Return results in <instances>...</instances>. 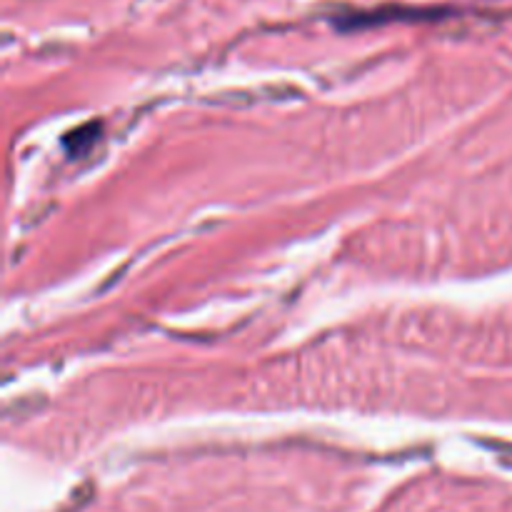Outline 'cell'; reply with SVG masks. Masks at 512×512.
<instances>
[{"instance_id":"obj_1","label":"cell","mask_w":512,"mask_h":512,"mask_svg":"<svg viewBox=\"0 0 512 512\" xmlns=\"http://www.w3.org/2000/svg\"><path fill=\"white\" fill-rule=\"evenodd\" d=\"M95 138H98V123H90L85 125V128L73 130V133L65 138V148H68L73 155L85 153V150L90 148V143H95Z\"/></svg>"}]
</instances>
